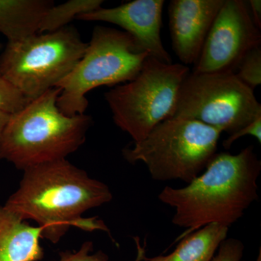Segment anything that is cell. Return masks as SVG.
Wrapping results in <instances>:
<instances>
[{"label": "cell", "mask_w": 261, "mask_h": 261, "mask_svg": "<svg viewBox=\"0 0 261 261\" xmlns=\"http://www.w3.org/2000/svg\"><path fill=\"white\" fill-rule=\"evenodd\" d=\"M112 199L107 185L64 159L24 170L18 190L4 206L20 219L37 222L42 238L56 244L73 226L105 231L111 238L102 220L82 216Z\"/></svg>", "instance_id": "obj_1"}, {"label": "cell", "mask_w": 261, "mask_h": 261, "mask_svg": "<svg viewBox=\"0 0 261 261\" xmlns=\"http://www.w3.org/2000/svg\"><path fill=\"white\" fill-rule=\"evenodd\" d=\"M260 171L261 161L249 146L236 154L216 153L186 187H165L159 200L174 209L173 224L185 228L173 243L208 224H235L258 199Z\"/></svg>", "instance_id": "obj_2"}, {"label": "cell", "mask_w": 261, "mask_h": 261, "mask_svg": "<svg viewBox=\"0 0 261 261\" xmlns=\"http://www.w3.org/2000/svg\"><path fill=\"white\" fill-rule=\"evenodd\" d=\"M61 92L49 89L10 115L0 140V160L24 171L66 159L83 145L92 118L63 114L57 106Z\"/></svg>", "instance_id": "obj_3"}, {"label": "cell", "mask_w": 261, "mask_h": 261, "mask_svg": "<svg viewBox=\"0 0 261 261\" xmlns=\"http://www.w3.org/2000/svg\"><path fill=\"white\" fill-rule=\"evenodd\" d=\"M221 130L200 122L169 118L143 140L123 149L130 163L142 162L156 181L191 183L217 153Z\"/></svg>", "instance_id": "obj_4"}, {"label": "cell", "mask_w": 261, "mask_h": 261, "mask_svg": "<svg viewBox=\"0 0 261 261\" xmlns=\"http://www.w3.org/2000/svg\"><path fill=\"white\" fill-rule=\"evenodd\" d=\"M148 53L137 50L126 32L97 25L83 57L69 74L57 85L61 89L57 106L68 116L84 114L86 95L102 86L115 87L133 80L140 73Z\"/></svg>", "instance_id": "obj_5"}, {"label": "cell", "mask_w": 261, "mask_h": 261, "mask_svg": "<svg viewBox=\"0 0 261 261\" xmlns=\"http://www.w3.org/2000/svg\"><path fill=\"white\" fill-rule=\"evenodd\" d=\"M190 73L181 63L148 57L133 80L105 94L116 126L135 142L143 140L154 127L172 118L180 89Z\"/></svg>", "instance_id": "obj_6"}, {"label": "cell", "mask_w": 261, "mask_h": 261, "mask_svg": "<svg viewBox=\"0 0 261 261\" xmlns=\"http://www.w3.org/2000/svg\"><path fill=\"white\" fill-rule=\"evenodd\" d=\"M87 47L71 27L8 42L0 55V75L30 102L69 74Z\"/></svg>", "instance_id": "obj_7"}, {"label": "cell", "mask_w": 261, "mask_h": 261, "mask_svg": "<svg viewBox=\"0 0 261 261\" xmlns=\"http://www.w3.org/2000/svg\"><path fill=\"white\" fill-rule=\"evenodd\" d=\"M260 115L254 90L233 72H192L182 84L171 118L200 122L231 135Z\"/></svg>", "instance_id": "obj_8"}, {"label": "cell", "mask_w": 261, "mask_h": 261, "mask_svg": "<svg viewBox=\"0 0 261 261\" xmlns=\"http://www.w3.org/2000/svg\"><path fill=\"white\" fill-rule=\"evenodd\" d=\"M259 46L260 30L252 20L247 2L225 0L192 72L234 73L245 55Z\"/></svg>", "instance_id": "obj_9"}, {"label": "cell", "mask_w": 261, "mask_h": 261, "mask_svg": "<svg viewBox=\"0 0 261 261\" xmlns=\"http://www.w3.org/2000/svg\"><path fill=\"white\" fill-rule=\"evenodd\" d=\"M164 3L163 0H135L116 8H100L75 19L118 25L132 37L137 50L163 63H172L161 37Z\"/></svg>", "instance_id": "obj_10"}, {"label": "cell", "mask_w": 261, "mask_h": 261, "mask_svg": "<svg viewBox=\"0 0 261 261\" xmlns=\"http://www.w3.org/2000/svg\"><path fill=\"white\" fill-rule=\"evenodd\" d=\"M225 0H172L168 6L173 51L181 64L194 65Z\"/></svg>", "instance_id": "obj_11"}, {"label": "cell", "mask_w": 261, "mask_h": 261, "mask_svg": "<svg viewBox=\"0 0 261 261\" xmlns=\"http://www.w3.org/2000/svg\"><path fill=\"white\" fill-rule=\"evenodd\" d=\"M42 228L0 205V261H38L44 257Z\"/></svg>", "instance_id": "obj_12"}, {"label": "cell", "mask_w": 261, "mask_h": 261, "mask_svg": "<svg viewBox=\"0 0 261 261\" xmlns=\"http://www.w3.org/2000/svg\"><path fill=\"white\" fill-rule=\"evenodd\" d=\"M54 5L49 0H0V33L8 42L39 34L42 19Z\"/></svg>", "instance_id": "obj_13"}, {"label": "cell", "mask_w": 261, "mask_h": 261, "mask_svg": "<svg viewBox=\"0 0 261 261\" xmlns=\"http://www.w3.org/2000/svg\"><path fill=\"white\" fill-rule=\"evenodd\" d=\"M229 228L217 224H208L180 240L174 251L159 255L148 261H211L221 244L227 238Z\"/></svg>", "instance_id": "obj_14"}, {"label": "cell", "mask_w": 261, "mask_h": 261, "mask_svg": "<svg viewBox=\"0 0 261 261\" xmlns=\"http://www.w3.org/2000/svg\"><path fill=\"white\" fill-rule=\"evenodd\" d=\"M103 3L102 0H70L63 4L54 5L42 19L39 34L56 32L64 28L79 15L102 8Z\"/></svg>", "instance_id": "obj_15"}, {"label": "cell", "mask_w": 261, "mask_h": 261, "mask_svg": "<svg viewBox=\"0 0 261 261\" xmlns=\"http://www.w3.org/2000/svg\"><path fill=\"white\" fill-rule=\"evenodd\" d=\"M234 74L254 90L261 84V46L249 51L239 63Z\"/></svg>", "instance_id": "obj_16"}, {"label": "cell", "mask_w": 261, "mask_h": 261, "mask_svg": "<svg viewBox=\"0 0 261 261\" xmlns=\"http://www.w3.org/2000/svg\"><path fill=\"white\" fill-rule=\"evenodd\" d=\"M29 102L16 87L0 75V111L13 115Z\"/></svg>", "instance_id": "obj_17"}, {"label": "cell", "mask_w": 261, "mask_h": 261, "mask_svg": "<svg viewBox=\"0 0 261 261\" xmlns=\"http://www.w3.org/2000/svg\"><path fill=\"white\" fill-rule=\"evenodd\" d=\"M94 250L93 243L87 241L82 244V247L76 252H63L60 253L58 261H108L109 257L106 252L99 250L92 253Z\"/></svg>", "instance_id": "obj_18"}, {"label": "cell", "mask_w": 261, "mask_h": 261, "mask_svg": "<svg viewBox=\"0 0 261 261\" xmlns=\"http://www.w3.org/2000/svg\"><path fill=\"white\" fill-rule=\"evenodd\" d=\"M244 248L243 243L240 240L226 238L221 244L217 253L211 261H241Z\"/></svg>", "instance_id": "obj_19"}, {"label": "cell", "mask_w": 261, "mask_h": 261, "mask_svg": "<svg viewBox=\"0 0 261 261\" xmlns=\"http://www.w3.org/2000/svg\"><path fill=\"white\" fill-rule=\"evenodd\" d=\"M247 135L252 136L256 139L259 143H261V115L257 116L250 124L243 127L236 133L229 135V137L223 142V146L225 149H230L235 141Z\"/></svg>", "instance_id": "obj_20"}, {"label": "cell", "mask_w": 261, "mask_h": 261, "mask_svg": "<svg viewBox=\"0 0 261 261\" xmlns=\"http://www.w3.org/2000/svg\"><path fill=\"white\" fill-rule=\"evenodd\" d=\"M249 10L251 14L254 23L259 29H261V1L260 0H250L247 2Z\"/></svg>", "instance_id": "obj_21"}, {"label": "cell", "mask_w": 261, "mask_h": 261, "mask_svg": "<svg viewBox=\"0 0 261 261\" xmlns=\"http://www.w3.org/2000/svg\"><path fill=\"white\" fill-rule=\"evenodd\" d=\"M10 116V115L8 114V113L0 111V140H1L2 135H3L5 126H6L7 123H8Z\"/></svg>", "instance_id": "obj_22"}, {"label": "cell", "mask_w": 261, "mask_h": 261, "mask_svg": "<svg viewBox=\"0 0 261 261\" xmlns=\"http://www.w3.org/2000/svg\"><path fill=\"white\" fill-rule=\"evenodd\" d=\"M241 261H245V260H241ZM256 261H261V250L260 249V251H259V255L257 257Z\"/></svg>", "instance_id": "obj_23"}]
</instances>
